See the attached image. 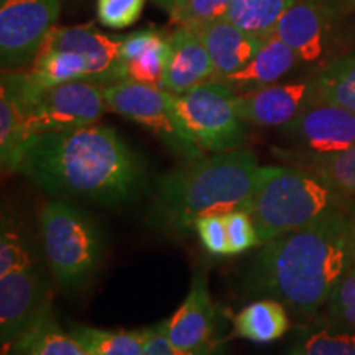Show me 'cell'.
Here are the masks:
<instances>
[{
	"mask_svg": "<svg viewBox=\"0 0 355 355\" xmlns=\"http://www.w3.org/2000/svg\"><path fill=\"white\" fill-rule=\"evenodd\" d=\"M290 329L286 306L278 300H257L234 318V332L242 339L268 344L283 337Z\"/></svg>",
	"mask_w": 355,
	"mask_h": 355,
	"instance_id": "obj_21",
	"label": "cell"
},
{
	"mask_svg": "<svg viewBox=\"0 0 355 355\" xmlns=\"http://www.w3.org/2000/svg\"><path fill=\"white\" fill-rule=\"evenodd\" d=\"M296 0H232L227 19L245 32L270 37L275 26Z\"/></svg>",
	"mask_w": 355,
	"mask_h": 355,
	"instance_id": "obj_25",
	"label": "cell"
},
{
	"mask_svg": "<svg viewBox=\"0 0 355 355\" xmlns=\"http://www.w3.org/2000/svg\"><path fill=\"white\" fill-rule=\"evenodd\" d=\"M225 217V229H227L229 255H241L250 248L259 247V235H257L254 220L250 214L243 209L230 211Z\"/></svg>",
	"mask_w": 355,
	"mask_h": 355,
	"instance_id": "obj_32",
	"label": "cell"
},
{
	"mask_svg": "<svg viewBox=\"0 0 355 355\" xmlns=\"http://www.w3.org/2000/svg\"><path fill=\"white\" fill-rule=\"evenodd\" d=\"M184 2L186 0H162V2H159V6H162L163 8H166L168 13H170L173 10H176L178 7L183 6Z\"/></svg>",
	"mask_w": 355,
	"mask_h": 355,
	"instance_id": "obj_35",
	"label": "cell"
},
{
	"mask_svg": "<svg viewBox=\"0 0 355 355\" xmlns=\"http://www.w3.org/2000/svg\"><path fill=\"white\" fill-rule=\"evenodd\" d=\"M194 33L201 38L211 56L214 68V76L211 81H219L242 69L250 63L252 58L260 51L265 40L268 38L245 32L227 19L204 26L201 30H194Z\"/></svg>",
	"mask_w": 355,
	"mask_h": 355,
	"instance_id": "obj_17",
	"label": "cell"
},
{
	"mask_svg": "<svg viewBox=\"0 0 355 355\" xmlns=\"http://www.w3.org/2000/svg\"><path fill=\"white\" fill-rule=\"evenodd\" d=\"M194 230L199 235L202 247L211 255H229L227 229H225L224 214H209L196 220Z\"/></svg>",
	"mask_w": 355,
	"mask_h": 355,
	"instance_id": "obj_33",
	"label": "cell"
},
{
	"mask_svg": "<svg viewBox=\"0 0 355 355\" xmlns=\"http://www.w3.org/2000/svg\"><path fill=\"white\" fill-rule=\"evenodd\" d=\"M69 332L91 355H144L152 326L135 331H110L86 324H71Z\"/></svg>",
	"mask_w": 355,
	"mask_h": 355,
	"instance_id": "obj_22",
	"label": "cell"
},
{
	"mask_svg": "<svg viewBox=\"0 0 355 355\" xmlns=\"http://www.w3.org/2000/svg\"><path fill=\"white\" fill-rule=\"evenodd\" d=\"M224 347H220L219 350L212 354H188V352H181L173 347L168 340L166 336V319L165 321H159L152 326V332H150L148 340H146L144 355H224Z\"/></svg>",
	"mask_w": 355,
	"mask_h": 355,
	"instance_id": "obj_34",
	"label": "cell"
},
{
	"mask_svg": "<svg viewBox=\"0 0 355 355\" xmlns=\"http://www.w3.org/2000/svg\"><path fill=\"white\" fill-rule=\"evenodd\" d=\"M237 92L207 81L183 94H173V109L186 137L204 153L239 150L247 140V123L235 107Z\"/></svg>",
	"mask_w": 355,
	"mask_h": 355,
	"instance_id": "obj_8",
	"label": "cell"
},
{
	"mask_svg": "<svg viewBox=\"0 0 355 355\" xmlns=\"http://www.w3.org/2000/svg\"><path fill=\"white\" fill-rule=\"evenodd\" d=\"M105 84L66 81L43 84L26 69H2V86L28 114L37 135L94 125L107 112Z\"/></svg>",
	"mask_w": 355,
	"mask_h": 355,
	"instance_id": "obj_6",
	"label": "cell"
},
{
	"mask_svg": "<svg viewBox=\"0 0 355 355\" xmlns=\"http://www.w3.org/2000/svg\"><path fill=\"white\" fill-rule=\"evenodd\" d=\"M104 96L109 110L152 130L184 162L206 155L186 137L173 109V94L165 89L122 79L105 84Z\"/></svg>",
	"mask_w": 355,
	"mask_h": 355,
	"instance_id": "obj_9",
	"label": "cell"
},
{
	"mask_svg": "<svg viewBox=\"0 0 355 355\" xmlns=\"http://www.w3.org/2000/svg\"><path fill=\"white\" fill-rule=\"evenodd\" d=\"M232 0H186L181 7L170 12L171 24L188 30H201L227 17Z\"/></svg>",
	"mask_w": 355,
	"mask_h": 355,
	"instance_id": "obj_28",
	"label": "cell"
},
{
	"mask_svg": "<svg viewBox=\"0 0 355 355\" xmlns=\"http://www.w3.org/2000/svg\"><path fill=\"white\" fill-rule=\"evenodd\" d=\"M40 83L121 81V38L89 25L55 26L28 68Z\"/></svg>",
	"mask_w": 355,
	"mask_h": 355,
	"instance_id": "obj_7",
	"label": "cell"
},
{
	"mask_svg": "<svg viewBox=\"0 0 355 355\" xmlns=\"http://www.w3.org/2000/svg\"><path fill=\"white\" fill-rule=\"evenodd\" d=\"M279 133L296 152L340 153L355 146V114L314 94L291 122L279 127Z\"/></svg>",
	"mask_w": 355,
	"mask_h": 355,
	"instance_id": "obj_11",
	"label": "cell"
},
{
	"mask_svg": "<svg viewBox=\"0 0 355 355\" xmlns=\"http://www.w3.org/2000/svg\"><path fill=\"white\" fill-rule=\"evenodd\" d=\"M40 232L44 259L58 285L68 293L86 288L105 254L97 222L73 202L53 198L40 212Z\"/></svg>",
	"mask_w": 355,
	"mask_h": 355,
	"instance_id": "obj_5",
	"label": "cell"
},
{
	"mask_svg": "<svg viewBox=\"0 0 355 355\" xmlns=\"http://www.w3.org/2000/svg\"><path fill=\"white\" fill-rule=\"evenodd\" d=\"M314 97L311 81L275 83L270 86L242 92L235 97L239 117L257 127H283L298 115Z\"/></svg>",
	"mask_w": 355,
	"mask_h": 355,
	"instance_id": "obj_15",
	"label": "cell"
},
{
	"mask_svg": "<svg viewBox=\"0 0 355 355\" xmlns=\"http://www.w3.org/2000/svg\"><path fill=\"white\" fill-rule=\"evenodd\" d=\"M173 347L188 354H212L222 347L217 339V309L211 298L206 270L194 273L186 300L166 319Z\"/></svg>",
	"mask_w": 355,
	"mask_h": 355,
	"instance_id": "obj_14",
	"label": "cell"
},
{
	"mask_svg": "<svg viewBox=\"0 0 355 355\" xmlns=\"http://www.w3.org/2000/svg\"><path fill=\"white\" fill-rule=\"evenodd\" d=\"M33 265V257L26 247L24 235L13 224L12 219L2 216V232H0V275L17 270L30 268Z\"/></svg>",
	"mask_w": 355,
	"mask_h": 355,
	"instance_id": "obj_30",
	"label": "cell"
},
{
	"mask_svg": "<svg viewBox=\"0 0 355 355\" xmlns=\"http://www.w3.org/2000/svg\"><path fill=\"white\" fill-rule=\"evenodd\" d=\"M2 355H91L86 347L56 321L53 306L19 339L2 349Z\"/></svg>",
	"mask_w": 355,
	"mask_h": 355,
	"instance_id": "obj_19",
	"label": "cell"
},
{
	"mask_svg": "<svg viewBox=\"0 0 355 355\" xmlns=\"http://www.w3.org/2000/svg\"><path fill=\"white\" fill-rule=\"evenodd\" d=\"M60 0H0V63L2 69H26L55 28Z\"/></svg>",
	"mask_w": 355,
	"mask_h": 355,
	"instance_id": "obj_10",
	"label": "cell"
},
{
	"mask_svg": "<svg viewBox=\"0 0 355 355\" xmlns=\"http://www.w3.org/2000/svg\"><path fill=\"white\" fill-rule=\"evenodd\" d=\"M340 10L336 0H296L275 26L283 40L304 63H318L331 50Z\"/></svg>",
	"mask_w": 355,
	"mask_h": 355,
	"instance_id": "obj_12",
	"label": "cell"
},
{
	"mask_svg": "<svg viewBox=\"0 0 355 355\" xmlns=\"http://www.w3.org/2000/svg\"><path fill=\"white\" fill-rule=\"evenodd\" d=\"M300 61V56L273 33L265 40L263 46L252 58L250 63L214 83L225 84L237 94H242L278 83Z\"/></svg>",
	"mask_w": 355,
	"mask_h": 355,
	"instance_id": "obj_18",
	"label": "cell"
},
{
	"mask_svg": "<svg viewBox=\"0 0 355 355\" xmlns=\"http://www.w3.org/2000/svg\"><path fill=\"white\" fill-rule=\"evenodd\" d=\"M324 319L336 326L355 331V260L331 293Z\"/></svg>",
	"mask_w": 355,
	"mask_h": 355,
	"instance_id": "obj_29",
	"label": "cell"
},
{
	"mask_svg": "<svg viewBox=\"0 0 355 355\" xmlns=\"http://www.w3.org/2000/svg\"><path fill=\"white\" fill-rule=\"evenodd\" d=\"M157 2H158V3H159V2H162V0H157Z\"/></svg>",
	"mask_w": 355,
	"mask_h": 355,
	"instance_id": "obj_38",
	"label": "cell"
},
{
	"mask_svg": "<svg viewBox=\"0 0 355 355\" xmlns=\"http://www.w3.org/2000/svg\"><path fill=\"white\" fill-rule=\"evenodd\" d=\"M279 157H290L288 159L296 162L298 166L316 173L345 198L355 196V146L334 155H309L293 150L291 155L282 152Z\"/></svg>",
	"mask_w": 355,
	"mask_h": 355,
	"instance_id": "obj_23",
	"label": "cell"
},
{
	"mask_svg": "<svg viewBox=\"0 0 355 355\" xmlns=\"http://www.w3.org/2000/svg\"><path fill=\"white\" fill-rule=\"evenodd\" d=\"M352 201H349V206H347V212H349V219H350V227H352V234H354V239H355V196L350 198Z\"/></svg>",
	"mask_w": 355,
	"mask_h": 355,
	"instance_id": "obj_36",
	"label": "cell"
},
{
	"mask_svg": "<svg viewBox=\"0 0 355 355\" xmlns=\"http://www.w3.org/2000/svg\"><path fill=\"white\" fill-rule=\"evenodd\" d=\"M224 355H225V354H224Z\"/></svg>",
	"mask_w": 355,
	"mask_h": 355,
	"instance_id": "obj_40",
	"label": "cell"
},
{
	"mask_svg": "<svg viewBox=\"0 0 355 355\" xmlns=\"http://www.w3.org/2000/svg\"><path fill=\"white\" fill-rule=\"evenodd\" d=\"M168 35H163L155 40L152 44L140 51L130 60L121 61V81L141 83L146 86L159 87L163 86V76H165V68L168 61Z\"/></svg>",
	"mask_w": 355,
	"mask_h": 355,
	"instance_id": "obj_27",
	"label": "cell"
},
{
	"mask_svg": "<svg viewBox=\"0 0 355 355\" xmlns=\"http://www.w3.org/2000/svg\"><path fill=\"white\" fill-rule=\"evenodd\" d=\"M349 3H352V6H355V0H347Z\"/></svg>",
	"mask_w": 355,
	"mask_h": 355,
	"instance_id": "obj_37",
	"label": "cell"
},
{
	"mask_svg": "<svg viewBox=\"0 0 355 355\" xmlns=\"http://www.w3.org/2000/svg\"><path fill=\"white\" fill-rule=\"evenodd\" d=\"M354 260L349 212L339 207L260 245L248 265L247 279L257 295L314 316Z\"/></svg>",
	"mask_w": 355,
	"mask_h": 355,
	"instance_id": "obj_2",
	"label": "cell"
},
{
	"mask_svg": "<svg viewBox=\"0 0 355 355\" xmlns=\"http://www.w3.org/2000/svg\"><path fill=\"white\" fill-rule=\"evenodd\" d=\"M349 201L321 176L301 166H260L247 212L260 247L326 212L347 207Z\"/></svg>",
	"mask_w": 355,
	"mask_h": 355,
	"instance_id": "obj_4",
	"label": "cell"
},
{
	"mask_svg": "<svg viewBox=\"0 0 355 355\" xmlns=\"http://www.w3.org/2000/svg\"><path fill=\"white\" fill-rule=\"evenodd\" d=\"M53 306L51 283L37 266L0 275V343L10 345Z\"/></svg>",
	"mask_w": 355,
	"mask_h": 355,
	"instance_id": "obj_13",
	"label": "cell"
},
{
	"mask_svg": "<svg viewBox=\"0 0 355 355\" xmlns=\"http://www.w3.org/2000/svg\"><path fill=\"white\" fill-rule=\"evenodd\" d=\"M259 158L252 150L202 155L159 178L150 220L157 229L188 234L198 219L248 209L259 178Z\"/></svg>",
	"mask_w": 355,
	"mask_h": 355,
	"instance_id": "obj_3",
	"label": "cell"
},
{
	"mask_svg": "<svg viewBox=\"0 0 355 355\" xmlns=\"http://www.w3.org/2000/svg\"><path fill=\"white\" fill-rule=\"evenodd\" d=\"M293 355H296V354H293Z\"/></svg>",
	"mask_w": 355,
	"mask_h": 355,
	"instance_id": "obj_39",
	"label": "cell"
},
{
	"mask_svg": "<svg viewBox=\"0 0 355 355\" xmlns=\"http://www.w3.org/2000/svg\"><path fill=\"white\" fill-rule=\"evenodd\" d=\"M146 0H96L97 20L102 26L122 30L137 24Z\"/></svg>",
	"mask_w": 355,
	"mask_h": 355,
	"instance_id": "obj_31",
	"label": "cell"
},
{
	"mask_svg": "<svg viewBox=\"0 0 355 355\" xmlns=\"http://www.w3.org/2000/svg\"><path fill=\"white\" fill-rule=\"evenodd\" d=\"M314 94L355 114V55L336 58L314 78Z\"/></svg>",
	"mask_w": 355,
	"mask_h": 355,
	"instance_id": "obj_24",
	"label": "cell"
},
{
	"mask_svg": "<svg viewBox=\"0 0 355 355\" xmlns=\"http://www.w3.org/2000/svg\"><path fill=\"white\" fill-rule=\"evenodd\" d=\"M19 173L53 198L119 207L139 198L146 171L140 155L112 127L42 133Z\"/></svg>",
	"mask_w": 355,
	"mask_h": 355,
	"instance_id": "obj_1",
	"label": "cell"
},
{
	"mask_svg": "<svg viewBox=\"0 0 355 355\" xmlns=\"http://www.w3.org/2000/svg\"><path fill=\"white\" fill-rule=\"evenodd\" d=\"M37 137L25 109L6 87H0V162L3 173H19L21 159Z\"/></svg>",
	"mask_w": 355,
	"mask_h": 355,
	"instance_id": "obj_20",
	"label": "cell"
},
{
	"mask_svg": "<svg viewBox=\"0 0 355 355\" xmlns=\"http://www.w3.org/2000/svg\"><path fill=\"white\" fill-rule=\"evenodd\" d=\"M296 355H355V331L336 326L324 319V324L303 331L295 345Z\"/></svg>",
	"mask_w": 355,
	"mask_h": 355,
	"instance_id": "obj_26",
	"label": "cell"
},
{
	"mask_svg": "<svg viewBox=\"0 0 355 355\" xmlns=\"http://www.w3.org/2000/svg\"><path fill=\"white\" fill-rule=\"evenodd\" d=\"M168 46L170 51L162 89L176 96L211 81L214 76L211 56L193 30L178 26L168 35Z\"/></svg>",
	"mask_w": 355,
	"mask_h": 355,
	"instance_id": "obj_16",
	"label": "cell"
}]
</instances>
